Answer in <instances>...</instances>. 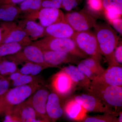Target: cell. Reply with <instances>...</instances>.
<instances>
[{
	"mask_svg": "<svg viewBox=\"0 0 122 122\" xmlns=\"http://www.w3.org/2000/svg\"><path fill=\"white\" fill-rule=\"evenodd\" d=\"M100 53L107 61L109 66H119L116 61L114 52L117 46L119 36L110 25L96 23L94 27Z\"/></svg>",
	"mask_w": 122,
	"mask_h": 122,
	"instance_id": "1",
	"label": "cell"
},
{
	"mask_svg": "<svg viewBox=\"0 0 122 122\" xmlns=\"http://www.w3.org/2000/svg\"><path fill=\"white\" fill-rule=\"evenodd\" d=\"M41 84L40 81L9 89L0 98V110L2 114L24 102L41 87Z\"/></svg>",
	"mask_w": 122,
	"mask_h": 122,
	"instance_id": "2",
	"label": "cell"
},
{
	"mask_svg": "<svg viewBox=\"0 0 122 122\" xmlns=\"http://www.w3.org/2000/svg\"><path fill=\"white\" fill-rule=\"evenodd\" d=\"M31 44L36 46L42 51H53L64 52L81 59H85L88 57L79 50L72 38H55L46 36L32 42Z\"/></svg>",
	"mask_w": 122,
	"mask_h": 122,
	"instance_id": "3",
	"label": "cell"
},
{
	"mask_svg": "<svg viewBox=\"0 0 122 122\" xmlns=\"http://www.w3.org/2000/svg\"><path fill=\"white\" fill-rule=\"evenodd\" d=\"M87 91L116 112H117L116 110L122 108V86H104L91 83L89 88Z\"/></svg>",
	"mask_w": 122,
	"mask_h": 122,
	"instance_id": "4",
	"label": "cell"
},
{
	"mask_svg": "<svg viewBox=\"0 0 122 122\" xmlns=\"http://www.w3.org/2000/svg\"><path fill=\"white\" fill-rule=\"evenodd\" d=\"M72 39L82 52L90 57L101 61L102 55L94 33L90 30L75 32Z\"/></svg>",
	"mask_w": 122,
	"mask_h": 122,
	"instance_id": "5",
	"label": "cell"
},
{
	"mask_svg": "<svg viewBox=\"0 0 122 122\" xmlns=\"http://www.w3.org/2000/svg\"><path fill=\"white\" fill-rule=\"evenodd\" d=\"M24 18L36 22L45 28L61 22H66L65 15L60 9L44 8L38 11L24 14Z\"/></svg>",
	"mask_w": 122,
	"mask_h": 122,
	"instance_id": "6",
	"label": "cell"
},
{
	"mask_svg": "<svg viewBox=\"0 0 122 122\" xmlns=\"http://www.w3.org/2000/svg\"><path fill=\"white\" fill-rule=\"evenodd\" d=\"M2 33L1 44L17 43L23 46L32 42L22 28L13 22H3L0 25Z\"/></svg>",
	"mask_w": 122,
	"mask_h": 122,
	"instance_id": "7",
	"label": "cell"
},
{
	"mask_svg": "<svg viewBox=\"0 0 122 122\" xmlns=\"http://www.w3.org/2000/svg\"><path fill=\"white\" fill-rule=\"evenodd\" d=\"M66 22L75 32L89 30L96 25V18L86 9L65 14Z\"/></svg>",
	"mask_w": 122,
	"mask_h": 122,
	"instance_id": "8",
	"label": "cell"
},
{
	"mask_svg": "<svg viewBox=\"0 0 122 122\" xmlns=\"http://www.w3.org/2000/svg\"><path fill=\"white\" fill-rule=\"evenodd\" d=\"M17 64L30 62L48 68L44 60L42 51L36 46L31 44L24 46L21 50L13 55L5 57Z\"/></svg>",
	"mask_w": 122,
	"mask_h": 122,
	"instance_id": "9",
	"label": "cell"
},
{
	"mask_svg": "<svg viewBox=\"0 0 122 122\" xmlns=\"http://www.w3.org/2000/svg\"><path fill=\"white\" fill-rule=\"evenodd\" d=\"M73 98L87 112L118 115L119 112L105 105L98 98L89 93L78 95Z\"/></svg>",
	"mask_w": 122,
	"mask_h": 122,
	"instance_id": "10",
	"label": "cell"
},
{
	"mask_svg": "<svg viewBox=\"0 0 122 122\" xmlns=\"http://www.w3.org/2000/svg\"><path fill=\"white\" fill-rule=\"evenodd\" d=\"M51 86L61 99L69 97L76 87L68 75L61 70L53 76Z\"/></svg>",
	"mask_w": 122,
	"mask_h": 122,
	"instance_id": "11",
	"label": "cell"
},
{
	"mask_svg": "<svg viewBox=\"0 0 122 122\" xmlns=\"http://www.w3.org/2000/svg\"><path fill=\"white\" fill-rule=\"evenodd\" d=\"M91 84L104 86H122V66H109L101 75L91 81Z\"/></svg>",
	"mask_w": 122,
	"mask_h": 122,
	"instance_id": "12",
	"label": "cell"
},
{
	"mask_svg": "<svg viewBox=\"0 0 122 122\" xmlns=\"http://www.w3.org/2000/svg\"><path fill=\"white\" fill-rule=\"evenodd\" d=\"M44 60L48 68L57 67L62 64H77L81 58L64 52L53 51H44Z\"/></svg>",
	"mask_w": 122,
	"mask_h": 122,
	"instance_id": "13",
	"label": "cell"
},
{
	"mask_svg": "<svg viewBox=\"0 0 122 122\" xmlns=\"http://www.w3.org/2000/svg\"><path fill=\"white\" fill-rule=\"evenodd\" d=\"M50 93L47 89L41 86L28 99L38 118L49 119L46 113V106Z\"/></svg>",
	"mask_w": 122,
	"mask_h": 122,
	"instance_id": "14",
	"label": "cell"
},
{
	"mask_svg": "<svg viewBox=\"0 0 122 122\" xmlns=\"http://www.w3.org/2000/svg\"><path fill=\"white\" fill-rule=\"evenodd\" d=\"M77 65L79 70L91 81L101 75L105 70L100 64V61L91 57L80 61Z\"/></svg>",
	"mask_w": 122,
	"mask_h": 122,
	"instance_id": "15",
	"label": "cell"
},
{
	"mask_svg": "<svg viewBox=\"0 0 122 122\" xmlns=\"http://www.w3.org/2000/svg\"><path fill=\"white\" fill-rule=\"evenodd\" d=\"M61 99L60 97L54 92L50 93L48 96L46 111L48 119L52 122H56L64 114Z\"/></svg>",
	"mask_w": 122,
	"mask_h": 122,
	"instance_id": "16",
	"label": "cell"
},
{
	"mask_svg": "<svg viewBox=\"0 0 122 122\" xmlns=\"http://www.w3.org/2000/svg\"><path fill=\"white\" fill-rule=\"evenodd\" d=\"M63 112L66 117L70 120L79 122L86 116L87 112L79 103L71 98L66 101L63 106Z\"/></svg>",
	"mask_w": 122,
	"mask_h": 122,
	"instance_id": "17",
	"label": "cell"
},
{
	"mask_svg": "<svg viewBox=\"0 0 122 122\" xmlns=\"http://www.w3.org/2000/svg\"><path fill=\"white\" fill-rule=\"evenodd\" d=\"M75 32L66 22H58L45 28V36L55 38H72Z\"/></svg>",
	"mask_w": 122,
	"mask_h": 122,
	"instance_id": "18",
	"label": "cell"
},
{
	"mask_svg": "<svg viewBox=\"0 0 122 122\" xmlns=\"http://www.w3.org/2000/svg\"><path fill=\"white\" fill-rule=\"evenodd\" d=\"M70 77L76 87L87 91L89 88L91 81L75 66L70 65L61 69Z\"/></svg>",
	"mask_w": 122,
	"mask_h": 122,
	"instance_id": "19",
	"label": "cell"
},
{
	"mask_svg": "<svg viewBox=\"0 0 122 122\" xmlns=\"http://www.w3.org/2000/svg\"><path fill=\"white\" fill-rule=\"evenodd\" d=\"M23 29L32 42L45 36V28L36 22L24 18L18 24Z\"/></svg>",
	"mask_w": 122,
	"mask_h": 122,
	"instance_id": "20",
	"label": "cell"
},
{
	"mask_svg": "<svg viewBox=\"0 0 122 122\" xmlns=\"http://www.w3.org/2000/svg\"><path fill=\"white\" fill-rule=\"evenodd\" d=\"M103 14L107 21L122 18V0H103Z\"/></svg>",
	"mask_w": 122,
	"mask_h": 122,
	"instance_id": "21",
	"label": "cell"
},
{
	"mask_svg": "<svg viewBox=\"0 0 122 122\" xmlns=\"http://www.w3.org/2000/svg\"><path fill=\"white\" fill-rule=\"evenodd\" d=\"M21 13V11L17 5L6 4L0 5V20L4 22H13Z\"/></svg>",
	"mask_w": 122,
	"mask_h": 122,
	"instance_id": "22",
	"label": "cell"
},
{
	"mask_svg": "<svg viewBox=\"0 0 122 122\" xmlns=\"http://www.w3.org/2000/svg\"><path fill=\"white\" fill-rule=\"evenodd\" d=\"M20 117L21 122H35L36 120V112L28 99L16 106Z\"/></svg>",
	"mask_w": 122,
	"mask_h": 122,
	"instance_id": "23",
	"label": "cell"
},
{
	"mask_svg": "<svg viewBox=\"0 0 122 122\" xmlns=\"http://www.w3.org/2000/svg\"><path fill=\"white\" fill-rule=\"evenodd\" d=\"M17 65L6 58H0V75L6 77L18 71Z\"/></svg>",
	"mask_w": 122,
	"mask_h": 122,
	"instance_id": "24",
	"label": "cell"
},
{
	"mask_svg": "<svg viewBox=\"0 0 122 122\" xmlns=\"http://www.w3.org/2000/svg\"><path fill=\"white\" fill-rule=\"evenodd\" d=\"M24 46L17 43L0 44V58L4 57L16 53Z\"/></svg>",
	"mask_w": 122,
	"mask_h": 122,
	"instance_id": "25",
	"label": "cell"
},
{
	"mask_svg": "<svg viewBox=\"0 0 122 122\" xmlns=\"http://www.w3.org/2000/svg\"><path fill=\"white\" fill-rule=\"evenodd\" d=\"M22 68L18 69L21 74L36 76L42 70L46 68L41 65L30 62H24Z\"/></svg>",
	"mask_w": 122,
	"mask_h": 122,
	"instance_id": "26",
	"label": "cell"
},
{
	"mask_svg": "<svg viewBox=\"0 0 122 122\" xmlns=\"http://www.w3.org/2000/svg\"><path fill=\"white\" fill-rule=\"evenodd\" d=\"M86 9L96 18L103 14V0H86Z\"/></svg>",
	"mask_w": 122,
	"mask_h": 122,
	"instance_id": "27",
	"label": "cell"
},
{
	"mask_svg": "<svg viewBox=\"0 0 122 122\" xmlns=\"http://www.w3.org/2000/svg\"><path fill=\"white\" fill-rule=\"evenodd\" d=\"M117 116L106 113L93 116L87 115L83 120L79 122H118Z\"/></svg>",
	"mask_w": 122,
	"mask_h": 122,
	"instance_id": "28",
	"label": "cell"
},
{
	"mask_svg": "<svg viewBox=\"0 0 122 122\" xmlns=\"http://www.w3.org/2000/svg\"><path fill=\"white\" fill-rule=\"evenodd\" d=\"M40 81L39 76L21 74L16 80L12 82V84L14 87H17Z\"/></svg>",
	"mask_w": 122,
	"mask_h": 122,
	"instance_id": "29",
	"label": "cell"
},
{
	"mask_svg": "<svg viewBox=\"0 0 122 122\" xmlns=\"http://www.w3.org/2000/svg\"><path fill=\"white\" fill-rule=\"evenodd\" d=\"M5 116L2 122H21L20 113L16 107L5 113Z\"/></svg>",
	"mask_w": 122,
	"mask_h": 122,
	"instance_id": "30",
	"label": "cell"
},
{
	"mask_svg": "<svg viewBox=\"0 0 122 122\" xmlns=\"http://www.w3.org/2000/svg\"><path fill=\"white\" fill-rule=\"evenodd\" d=\"M82 0H62V8L66 11H71L78 6Z\"/></svg>",
	"mask_w": 122,
	"mask_h": 122,
	"instance_id": "31",
	"label": "cell"
},
{
	"mask_svg": "<svg viewBox=\"0 0 122 122\" xmlns=\"http://www.w3.org/2000/svg\"><path fill=\"white\" fill-rule=\"evenodd\" d=\"M44 8H61L62 0H42L41 9Z\"/></svg>",
	"mask_w": 122,
	"mask_h": 122,
	"instance_id": "32",
	"label": "cell"
},
{
	"mask_svg": "<svg viewBox=\"0 0 122 122\" xmlns=\"http://www.w3.org/2000/svg\"><path fill=\"white\" fill-rule=\"evenodd\" d=\"M10 85V81L6 77L0 78V98L9 89Z\"/></svg>",
	"mask_w": 122,
	"mask_h": 122,
	"instance_id": "33",
	"label": "cell"
},
{
	"mask_svg": "<svg viewBox=\"0 0 122 122\" xmlns=\"http://www.w3.org/2000/svg\"><path fill=\"white\" fill-rule=\"evenodd\" d=\"M114 57L116 61L120 65L122 64V42L118 45L114 52Z\"/></svg>",
	"mask_w": 122,
	"mask_h": 122,
	"instance_id": "34",
	"label": "cell"
},
{
	"mask_svg": "<svg viewBox=\"0 0 122 122\" xmlns=\"http://www.w3.org/2000/svg\"><path fill=\"white\" fill-rule=\"evenodd\" d=\"M42 0H33L28 13L38 11L41 8ZM26 13V14H27Z\"/></svg>",
	"mask_w": 122,
	"mask_h": 122,
	"instance_id": "35",
	"label": "cell"
},
{
	"mask_svg": "<svg viewBox=\"0 0 122 122\" xmlns=\"http://www.w3.org/2000/svg\"><path fill=\"white\" fill-rule=\"evenodd\" d=\"M113 26L116 32L120 34H122V18H118L112 21L109 24Z\"/></svg>",
	"mask_w": 122,
	"mask_h": 122,
	"instance_id": "36",
	"label": "cell"
},
{
	"mask_svg": "<svg viewBox=\"0 0 122 122\" xmlns=\"http://www.w3.org/2000/svg\"><path fill=\"white\" fill-rule=\"evenodd\" d=\"M25 0H0V5L6 4L17 5Z\"/></svg>",
	"mask_w": 122,
	"mask_h": 122,
	"instance_id": "37",
	"label": "cell"
},
{
	"mask_svg": "<svg viewBox=\"0 0 122 122\" xmlns=\"http://www.w3.org/2000/svg\"><path fill=\"white\" fill-rule=\"evenodd\" d=\"M35 122H52L49 119H42L39 118L36 119Z\"/></svg>",
	"mask_w": 122,
	"mask_h": 122,
	"instance_id": "38",
	"label": "cell"
},
{
	"mask_svg": "<svg viewBox=\"0 0 122 122\" xmlns=\"http://www.w3.org/2000/svg\"><path fill=\"white\" fill-rule=\"evenodd\" d=\"M117 120L118 122H122V112L120 111L118 115L117 116Z\"/></svg>",
	"mask_w": 122,
	"mask_h": 122,
	"instance_id": "39",
	"label": "cell"
},
{
	"mask_svg": "<svg viewBox=\"0 0 122 122\" xmlns=\"http://www.w3.org/2000/svg\"><path fill=\"white\" fill-rule=\"evenodd\" d=\"M2 40V33L1 28L0 26V44H1Z\"/></svg>",
	"mask_w": 122,
	"mask_h": 122,
	"instance_id": "40",
	"label": "cell"
},
{
	"mask_svg": "<svg viewBox=\"0 0 122 122\" xmlns=\"http://www.w3.org/2000/svg\"><path fill=\"white\" fill-rule=\"evenodd\" d=\"M4 77V76H1V75H0V78L2 77Z\"/></svg>",
	"mask_w": 122,
	"mask_h": 122,
	"instance_id": "41",
	"label": "cell"
},
{
	"mask_svg": "<svg viewBox=\"0 0 122 122\" xmlns=\"http://www.w3.org/2000/svg\"><path fill=\"white\" fill-rule=\"evenodd\" d=\"M1 114H2V113H1V112L0 111V115Z\"/></svg>",
	"mask_w": 122,
	"mask_h": 122,
	"instance_id": "42",
	"label": "cell"
},
{
	"mask_svg": "<svg viewBox=\"0 0 122 122\" xmlns=\"http://www.w3.org/2000/svg\"></svg>",
	"mask_w": 122,
	"mask_h": 122,
	"instance_id": "43",
	"label": "cell"
}]
</instances>
